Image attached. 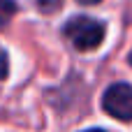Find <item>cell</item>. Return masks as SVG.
<instances>
[{"label": "cell", "instance_id": "obj_1", "mask_svg": "<svg viewBox=\"0 0 132 132\" xmlns=\"http://www.w3.org/2000/svg\"><path fill=\"white\" fill-rule=\"evenodd\" d=\"M104 23L93 19V16H72L65 26H63V35L72 42L74 49L79 51H93L102 44L104 39Z\"/></svg>", "mask_w": 132, "mask_h": 132}, {"label": "cell", "instance_id": "obj_2", "mask_svg": "<svg viewBox=\"0 0 132 132\" xmlns=\"http://www.w3.org/2000/svg\"><path fill=\"white\" fill-rule=\"evenodd\" d=\"M102 109L123 123L132 121V86L130 84H111L102 95Z\"/></svg>", "mask_w": 132, "mask_h": 132}, {"label": "cell", "instance_id": "obj_3", "mask_svg": "<svg viewBox=\"0 0 132 132\" xmlns=\"http://www.w3.org/2000/svg\"><path fill=\"white\" fill-rule=\"evenodd\" d=\"M19 12V5L14 0H0V30L12 21V16Z\"/></svg>", "mask_w": 132, "mask_h": 132}, {"label": "cell", "instance_id": "obj_4", "mask_svg": "<svg viewBox=\"0 0 132 132\" xmlns=\"http://www.w3.org/2000/svg\"><path fill=\"white\" fill-rule=\"evenodd\" d=\"M37 7L42 12H53V9L60 7V0H37Z\"/></svg>", "mask_w": 132, "mask_h": 132}, {"label": "cell", "instance_id": "obj_5", "mask_svg": "<svg viewBox=\"0 0 132 132\" xmlns=\"http://www.w3.org/2000/svg\"><path fill=\"white\" fill-rule=\"evenodd\" d=\"M5 77H7V56L0 53V79H5Z\"/></svg>", "mask_w": 132, "mask_h": 132}, {"label": "cell", "instance_id": "obj_6", "mask_svg": "<svg viewBox=\"0 0 132 132\" xmlns=\"http://www.w3.org/2000/svg\"><path fill=\"white\" fill-rule=\"evenodd\" d=\"M79 2H81V5H97L100 0H79Z\"/></svg>", "mask_w": 132, "mask_h": 132}, {"label": "cell", "instance_id": "obj_7", "mask_svg": "<svg viewBox=\"0 0 132 132\" xmlns=\"http://www.w3.org/2000/svg\"><path fill=\"white\" fill-rule=\"evenodd\" d=\"M84 132H107V130H102V128H93V130H84Z\"/></svg>", "mask_w": 132, "mask_h": 132}, {"label": "cell", "instance_id": "obj_8", "mask_svg": "<svg viewBox=\"0 0 132 132\" xmlns=\"http://www.w3.org/2000/svg\"><path fill=\"white\" fill-rule=\"evenodd\" d=\"M128 60H130V65H132V51H130V56H128Z\"/></svg>", "mask_w": 132, "mask_h": 132}]
</instances>
